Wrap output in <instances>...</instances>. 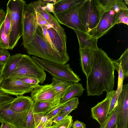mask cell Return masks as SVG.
<instances>
[{
	"label": "cell",
	"mask_w": 128,
	"mask_h": 128,
	"mask_svg": "<svg viewBox=\"0 0 128 128\" xmlns=\"http://www.w3.org/2000/svg\"><path fill=\"white\" fill-rule=\"evenodd\" d=\"M94 57L91 71L86 78L88 96L109 93L114 87V67L113 60L101 48L94 50Z\"/></svg>",
	"instance_id": "obj_1"
},
{
	"label": "cell",
	"mask_w": 128,
	"mask_h": 128,
	"mask_svg": "<svg viewBox=\"0 0 128 128\" xmlns=\"http://www.w3.org/2000/svg\"><path fill=\"white\" fill-rule=\"evenodd\" d=\"M24 47L29 55L42 59L62 65L66 64L69 60L51 47L45 39L42 28L38 25L31 42Z\"/></svg>",
	"instance_id": "obj_2"
},
{
	"label": "cell",
	"mask_w": 128,
	"mask_h": 128,
	"mask_svg": "<svg viewBox=\"0 0 128 128\" xmlns=\"http://www.w3.org/2000/svg\"><path fill=\"white\" fill-rule=\"evenodd\" d=\"M26 1L23 0H10L7 4V10L10 20L11 28L9 36V50L16 46L23 32V14Z\"/></svg>",
	"instance_id": "obj_3"
},
{
	"label": "cell",
	"mask_w": 128,
	"mask_h": 128,
	"mask_svg": "<svg viewBox=\"0 0 128 128\" xmlns=\"http://www.w3.org/2000/svg\"><path fill=\"white\" fill-rule=\"evenodd\" d=\"M14 98L0 91V122L12 125L16 128H25L28 111L17 112L10 108Z\"/></svg>",
	"instance_id": "obj_4"
},
{
	"label": "cell",
	"mask_w": 128,
	"mask_h": 128,
	"mask_svg": "<svg viewBox=\"0 0 128 128\" xmlns=\"http://www.w3.org/2000/svg\"><path fill=\"white\" fill-rule=\"evenodd\" d=\"M104 12L98 0H85L83 2L78 14L87 33L97 26Z\"/></svg>",
	"instance_id": "obj_5"
},
{
	"label": "cell",
	"mask_w": 128,
	"mask_h": 128,
	"mask_svg": "<svg viewBox=\"0 0 128 128\" xmlns=\"http://www.w3.org/2000/svg\"><path fill=\"white\" fill-rule=\"evenodd\" d=\"M16 78L31 77L38 79L42 84L46 80V74L43 68L28 55L22 54V57L10 77Z\"/></svg>",
	"instance_id": "obj_6"
},
{
	"label": "cell",
	"mask_w": 128,
	"mask_h": 128,
	"mask_svg": "<svg viewBox=\"0 0 128 128\" xmlns=\"http://www.w3.org/2000/svg\"><path fill=\"white\" fill-rule=\"evenodd\" d=\"M32 58L44 70L48 72L53 77L73 83H78L81 80L79 76L74 72L69 64H60L34 56Z\"/></svg>",
	"instance_id": "obj_7"
},
{
	"label": "cell",
	"mask_w": 128,
	"mask_h": 128,
	"mask_svg": "<svg viewBox=\"0 0 128 128\" xmlns=\"http://www.w3.org/2000/svg\"><path fill=\"white\" fill-rule=\"evenodd\" d=\"M23 42L22 45L24 47L33 38L38 26L36 12L32 2L25 4L23 14Z\"/></svg>",
	"instance_id": "obj_8"
},
{
	"label": "cell",
	"mask_w": 128,
	"mask_h": 128,
	"mask_svg": "<svg viewBox=\"0 0 128 128\" xmlns=\"http://www.w3.org/2000/svg\"><path fill=\"white\" fill-rule=\"evenodd\" d=\"M84 1L64 11L57 13L53 12L54 16L59 23L72 29L87 33L80 19L78 14L79 9Z\"/></svg>",
	"instance_id": "obj_9"
},
{
	"label": "cell",
	"mask_w": 128,
	"mask_h": 128,
	"mask_svg": "<svg viewBox=\"0 0 128 128\" xmlns=\"http://www.w3.org/2000/svg\"><path fill=\"white\" fill-rule=\"evenodd\" d=\"M36 86L26 84L18 78L10 77L4 79L0 86V91L3 92L16 96H22L31 92Z\"/></svg>",
	"instance_id": "obj_10"
},
{
	"label": "cell",
	"mask_w": 128,
	"mask_h": 128,
	"mask_svg": "<svg viewBox=\"0 0 128 128\" xmlns=\"http://www.w3.org/2000/svg\"><path fill=\"white\" fill-rule=\"evenodd\" d=\"M118 12L114 10L104 11L97 26L87 33L98 39L105 35L116 24Z\"/></svg>",
	"instance_id": "obj_11"
},
{
	"label": "cell",
	"mask_w": 128,
	"mask_h": 128,
	"mask_svg": "<svg viewBox=\"0 0 128 128\" xmlns=\"http://www.w3.org/2000/svg\"><path fill=\"white\" fill-rule=\"evenodd\" d=\"M118 128H128V84L122 86L118 99Z\"/></svg>",
	"instance_id": "obj_12"
},
{
	"label": "cell",
	"mask_w": 128,
	"mask_h": 128,
	"mask_svg": "<svg viewBox=\"0 0 128 128\" xmlns=\"http://www.w3.org/2000/svg\"><path fill=\"white\" fill-rule=\"evenodd\" d=\"M116 90L107 93L105 99L98 102L91 109V117L100 125L104 122L108 115L110 104Z\"/></svg>",
	"instance_id": "obj_13"
},
{
	"label": "cell",
	"mask_w": 128,
	"mask_h": 128,
	"mask_svg": "<svg viewBox=\"0 0 128 128\" xmlns=\"http://www.w3.org/2000/svg\"><path fill=\"white\" fill-rule=\"evenodd\" d=\"M36 12L40 14L48 23L54 28L61 36L67 38L64 29L61 26L54 17L45 8L46 4L43 0H39L32 2Z\"/></svg>",
	"instance_id": "obj_14"
},
{
	"label": "cell",
	"mask_w": 128,
	"mask_h": 128,
	"mask_svg": "<svg viewBox=\"0 0 128 128\" xmlns=\"http://www.w3.org/2000/svg\"><path fill=\"white\" fill-rule=\"evenodd\" d=\"M31 98L34 101L44 102L60 98L58 93L50 84H38L31 92Z\"/></svg>",
	"instance_id": "obj_15"
},
{
	"label": "cell",
	"mask_w": 128,
	"mask_h": 128,
	"mask_svg": "<svg viewBox=\"0 0 128 128\" xmlns=\"http://www.w3.org/2000/svg\"><path fill=\"white\" fill-rule=\"evenodd\" d=\"M46 26L51 41L56 52L62 56L69 60L66 48L67 38L61 36L50 25Z\"/></svg>",
	"instance_id": "obj_16"
},
{
	"label": "cell",
	"mask_w": 128,
	"mask_h": 128,
	"mask_svg": "<svg viewBox=\"0 0 128 128\" xmlns=\"http://www.w3.org/2000/svg\"><path fill=\"white\" fill-rule=\"evenodd\" d=\"M94 50L79 48L80 64L83 73L87 78L91 72L94 57Z\"/></svg>",
	"instance_id": "obj_17"
},
{
	"label": "cell",
	"mask_w": 128,
	"mask_h": 128,
	"mask_svg": "<svg viewBox=\"0 0 128 128\" xmlns=\"http://www.w3.org/2000/svg\"><path fill=\"white\" fill-rule=\"evenodd\" d=\"M34 101L31 97L20 96L14 98L10 108L17 112L28 111L33 106Z\"/></svg>",
	"instance_id": "obj_18"
},
{
	"label": "cell",
	"mask_w": 128,
	"mask_h": 128,
	"mask_svg": "<svg viewBox=\"0 0 128 128\" xmlns=\"http://www.w3.org/2000/svg\"><path fill=\"white\" fill-rule=\"evenodd\" d=\"M77 35L79 45V48H87L93 50L98 49L97 46L98 39L87 33L73 29Z\"/></svg>",
	"instance_id": "obj_19"
},
{
	"label": "cell",
	"mask_w": 128,
	"mask_h": 128,
	"mask_svg": "<svg viewBox=\"0 0 128 128\" xmlns=\"http://www.w3.org/2000/svg\"><path fill=\"white\" fill-rule=\"evenodd\" d=\"M22 56V54L19 53L10 56L2 70L4 79L11 77L16 69Z\"/></svg>",
	"instance_id": "obj_20"
},
{
	"label": "cell",
	"mask_w": 128,
	"mask_h": 128,
	"mask_svg": "<svg viewBox=\"0 0 128 128\" xmlns=\"http://www.w3.org/2000/svg\"><path fill=\"white\" fill-rule=\"evenodd\" d=\"M51 84L61 97L63 98L69 92L73 82L53 77Z\"/></svg>",
	"instance_id": "obj_21"
},
{
	"label": "cell",
	"mask_w": 128,
	"mask_h": 128,
	"mask_svg": "<svg viewBox=\"0 0 128 128\" xmlns=\"http://www.w3.org/2000/svg\"><path fill=\"white\" fill-rule=\"evenodd\" d=\"M104 11L114 10L117 12L120 10H128L125 2L122 0H98Z\"/></svg>",
	"instance_id": "obj_22"
},
{
	"label": "cell",
	"mask_w": 128,
	"mask_h": 128,
	"mask_svg": "<svg viewBox=\"0 0 128 128\" xmlns=\"http://www.w3.org/2000/svg\"><path fill=\"white\" fill-rule=\"evenodd\" d=\"M61 99L59 98L44 102L34 101L32 106L33 112L34 114H44L52 108L58 104Z\"/></svg>",
	"instance_id": "obj_23"
},
{
	"label": "cell",
	"mask_w": 128,
	"mask_h": 128,
	"mask_svg": "<svg viewBox=\"0 0 128 128\" xmlns=\"http://www.w3.org/2000/svg\"><path fill=\"white\" fill-rule=\"evenodd\" d=\"M85 0H59L54 3L53 12H60L66 10Z\"/></svg>",
	"instance_id": "obj_24"
},
{
	"label": "cell",
	"mask_w": 128,
	"mask_h": 128,
	"mask_svg": "<svg viewBox=\"0 0 128 128\" xmlns=\"http://www.w3.org/2000/svg\"><path fill=\"white\" fill-rule=\"evenodd\" d=\"M85 90L82 84L73 83L69 92L63 98L60 100L59 104L63 103L76 96L80 97Z\"/></svg>",
	"instance_id": "obj_25"
},
{
	"label": "cell",
	"mask_w": 128,
	"mask_h": 128,
	"mask_svg": "<svg viewBox=\"0 0 128 128\" xmlns=\"http://www.w3.org/2000/svg\"><path fill=\"white\" fill-rule=\"evenodd\" d=\"M118 107V105L108 115L104 123L100 125V128H110L117 122Z\"/></svg>",
	"instance_id": "obj_26"
},
{
	"label": "cell",
	"mask_w": 128,
	"mask_h": 128,
	"mask_svg": "<svg viewBox=\"0 0 128 128\" xmlns=\"http://www.w3.org/2000/svg\"><path fill=\"white\" fill-rule=\"evenodd\" d=\"M79 104L78 97H75L66 101L64 108L60 112L62 115L66 116L68 115L72 111L76 109Z\"/></svg>",
	"instance_id": "obj_27"
},
{
	"label": "cell",
	"mask_w": 128,
	"mask_h": 128,
	"mask_svg": "<svg viewBox=\"0 0 128 128\" xmlns=\"http://www.w3.org/2000/svg\"><path fill=\"white\" fill-rule=\"evenodd\" d=\"M115 60L118 63L120 64L124 77L127 78L128 76V48L118 59Z\"/></svg>",
	"instance_id": "obj_28"
},
{
	"label": "cell",
	"mask_w": 128,
	"mask_h": 128,
	"mask_svg": "<svg viewBox=\"0 0 128 128\" xmlns=\"http://www.w3.org/2000/svg\"><path fill=\"white\" fill-rule=\"evenodd\" d=\"M73 122L72 116L68 115L60 121L54 123L50 128H72Z\"/></svg>",
	"instance_id": "obj_29"
},
{
	"label": "cell",
	"mask_w": 128,
	"mask_h": 128,
	"mask_svg": "<svg viewBox=\"0 0 128 128\" xmlns=\"http://www.w3.org/2000/svg\"><path fill=\"white\" fill-rule=\"evenodd\" d=\"M66 101L56 105L44 113L48 120H50L58 114L64 108Z\"/></svg>",
	"instance_id": "obj_30"
},
{
	"label": "cell",
	"mask_w": 128,
	"mask_h": 128,
	"mask_svg": "<svg viewBox=\"0 0 128 128\" xmlns=\"http://www.w3.org/2000/svg\"><path fill=\"white\" fill-rule=\"evenodd\" d=\"M9 36L5 33L4 28V22L0 26V47L6 50L9 49Z\"/></svg>",
	"instance_id": "obj_31"
},
{
	"label": "cell",
	"mask_w": 128,
	"mask_h": 128,
	"mask_svg": "<svg viewBox=\"0 0 128 128\" xmlns=\"http://www.w3.org/2000/svg\"><path fill=\"white\" fill-rule=\"evenodd\" d=\"M116 24L123 23L128 25V10H119L117 13Z\"/></svg>",
	"instance_id": "obj_32"
},
{
	"label": "cell",
	"mask_w": 128,
	"mask_h": 128,
	"mask_svg": "<svg viewBox=\"0 0 128 128\" xmlns=\"http://www.w3.org/2000/svg\"><path fill=\"white\" fill-rule=\"evenodd\" d=\"M35 122L32 107L28 111L26 118L25 128H35Z\"/></svg>",
	"instance_id": "obj_33"
},
{
	"label": "cell",
	"mask_w": 128,
	"mask_h": 128,
	"mask_svg": "<svg viewBox=\"0 0 128 128\" xmlns=\"http://www.w3.org/2000/svg\"><path fill=\"white\" fill-rule=\"evenodd\" d=\"M116 90V92L114 94L110 104L108 112V114L117 106L118 104V99L119 94L121 90L118 89H117Z\"/></svg>",
	"instance_id": "obj_34"
},
{
	"label": "cell",
	"mask_w": 128,
	"mask_h": 128,
	"mask_svg": "<svg viewBox=\"0 0 128 128\" xmlns=\"http://www.w3.org/2000/svg\"><path fill=\"white\" fill-rule=\"evenodd\" d=\"M4 31L6 34L9 36L10 33L11 24L9 14L7 10L5 19L4 21Z\"/></svg>",
	"instance_id": "obj_35"
},
{
	"label": "cell",
	"mask_w": 128,
	"mask_h": 128,
	"mask_svg": "<svg viewBox=\"0 0 128 128\" xmlns=\"http://www.w3.org/2000/svg\"><path fill=\"white\" fill-rule=\"evenodd\" d=\"M34 117L35 128L40 123L45 122L49 120L45 114L44 113H34Z\"/></svg>",
	"instance_id": "obj_36"
},
{
	"label": "cell",
	"mask_w": 128,
	"mask_h": 128,
	"mask_svg": "<svg viewBox=\"0 0 128 128\" xmlns=\"http://www.w3.org/2000/svg\"><path fill=\"white\" fill-rule=\"evenodd\" d=\"M10 56L9 52L0 47V62L4 65Z\"/></svg>",
	"instance_id": "obj_37"
},
{
	"label": "cell",
	"mask_w": 128,
	"mask_h": 128,
	"mask_svg": "<svg viewBox=\"0 0 128 128\" xmlns=\"http://www.w3.org/2000/svg\"><path fill=\"white\" fill-rule=\"evenodd\" d=\"M113 63L115 69L116 70L118 74V80L123 82L125 78L121 68L120 64L118 63L115 60H113Z\"/></svg>",
	"instance_id": "obj_38"
},
{
	"label": "cell",
	"mask_w": 128,
	"mask_h": 128,
	"mask_svg": "<svg viewBox=\"0 0 128 128\" xmlns=\"http://www.w3.org/2000/svg\"><path fill=\"white\" fill-rule=\"evenodd\" d=\"M18 79L26 84L36 86L40 83L39 80L38 79L34 78L25 77Z\"/></svg>",
	"instance_id": "obj_39"
},
{
	"label": "cell",
	"mask_w": 128,
	"mask_h": 128,
	"mask_svg": "<svg viewBox=\"0 0 128 128\" xmlns=\"http://www.w3.org/2000/svg\"><path fill=\"white\" fill-rule=\"evenodd\" d=\"M36 12L37 21L38 25L47 26L50 25L40 14Z\"/></svg>",
	"instance_id": "obj_40"
},
{
	"label": "cell",
	"mask_w": 128,
	"mask_h": 128,
	"mask_svg": "<svg viewBox=\"0 0 128 128\" xmlns=\"http://www.w3.org/2000/svg\"><path fill=\"white\" fill-rule=\"evenodd\" d=\"M53 123L51 120L45 122L40 123L35 128H50Z\"/></svg>",
	"instance_id": "obj_41"
},
{
	"label": "cell",
	"mask_w": 128,
	"mask_h": 128,
	"mask_svg": "<svg viewBox=\"0 0 128 128\" xmlns=\"http://www.w3.org/2000/svg\"><path fill=\"white\" fill-rule=\"evenodd\" d=\"M72 127V128H86V124L77 120L73 123Z\"/></svg>",
	"instance_id": "obj_42"
},
{
	"label": "cell",
	"mask_w": 128,
	"mask_h": 128,
	"mask_svg": "<svg viewBox=\"0 0 128 128\" xmlns=\"http://www.w3.org/2000/svg\"><path fill=\"white\" fill-rule=\"evenodd\" d=\"M66 116L62 115L60 112L58 114L52 119L51 120L53 122L56 123L60 121Z\"/></svg>",
	"instance_id": "obj_43"
},
{
	"label": "cell",
	"mask_w": 128,
	"mask_h": 128,
	"mask_svg": "<svg viewBox=\"0 0 128 128\" xmlns=\"http://www.w3.org/2000/svg\"><path fill=\"white\" fill-rule=\"evenodd\" d=\"M6 14V12L3 10V8L0 9V26L4 22Z\"/></svg>",
	"instance_id": "obj_44"
},
{
	"label": "cell",
	"mask_w": 128,
	"mask_h": 128,
	"mask_svg": "<svg viewBox=\"0 0 128 128\" xmlns=\"http://www.w3.org/2000/svg\"><path fill=\"white\" fill-rule=\"evenodd\" d=\"M54 3H48L45 6L46 9L49 12H53L54 10Z\"/></svg>",
	"instance_id": "obj_45"
},
{
	"label": "cell",
	"mask_w": 128,
	"mask_h": 128,
	"mask_svg": "<svg viewBox=\"0 0 128 128\" xmlns=\"http://www.w3.org/2000/svg\"><path fill=\"white\" fill-rule=\"evenodd\" d=\"M9 124L5 122L1 123V125L0 127V128H8Z\"/></svg>",
	"instance_id": "obj_46"
},
{
	"label": "cell",
	"mask_w": 128,
	"mask_h": 128,
	"mask_svg": "<svg viewBox=\"0 0 128 128\" xmlns=\"http://www.w3.org/2000/svg\"><path fill=\"white\" fill-rule=\"evenodd\" d=\"M2 70L0 72V86L4 78Z\"/></svg>",
	"instance_id": "obj_47"
},
{
	"label": "cell",
	"mask_w": 128,
	"mask_h": 128,
	"mask_svg": "<svg viewBox=\"0 0 128 128\" xmlns=\"http://www.w3.org/2000/svg\"><path fill=\"white\" fill-rule=\"evenodd\" d=\"M110 128H118L117 124V121L116 123Z\"/></svg>",
	"instance_id": "obj_48"
},
{
	"label": "cell",
	"mask_w": 128,
	"mask_h": 128,
	"mask_svg": "<svg viewBox=\"0 0 128 128\" xmlns=\"http://www.w3.org/2000/svg\"><path fill=\"white\" fill-rule=\"evenodd\" d=\"M4 65L0 62V72L2 70Z\"/></svg>",
	"instance_id": "obj_49"
},
{
	"label": "cell",
	"mask_w": 128,
	"mask_h": 128,
	"mask_svg": "<svg viewBox=\"0 0 128 128\" xmlns=\"http://www.w3.org/2000/svg\"><path fill=\"white\" fill-rule=\"evenodd\" d=\"M8 128H16L13 126L9 124V126Z\"/></svg>",
	"instance_id": "obj_50"
},
{
	"label": "cell",
	"mask_w": 128,
	"mask_h": 128,
	"mask_svg": "<svg viewBox=\"0 0 128 128\" xmlns=\"http://www.w3.org/2000/svg\"><path fill=\"white\" fill-rule=\"evenodd\" d=\"M124 1H125V3L128 5V0H124Z\"/></svg>",
	"instance_id": "obj_51"
}]
</instances>
